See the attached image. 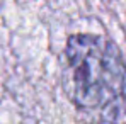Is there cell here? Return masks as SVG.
Segmentation results:
<instances>
[{
    "mask_svg": "<svg viewBox=\"0 0 126 124\" xmlns=\"http://www.w3.org/2000/svg\"><path fill=\"white\" fill-rule=\"evenodd\" d=\"M63 87L82 110L116 109L126 90V65L119 48L95 34H73L65 46Z\"/></svg>",
    "mask_w": 126,
    "mask_h": 124,
    "instance_id": "1",
    "label": "cell"
}]
</instances>
